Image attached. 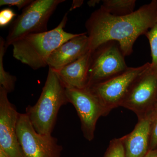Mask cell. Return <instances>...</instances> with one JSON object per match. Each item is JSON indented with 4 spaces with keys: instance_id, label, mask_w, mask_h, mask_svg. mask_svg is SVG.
<instances>
[{
    "instance_id": "3",
    "label": "cell",
    "mask_w": 157,
    "mask_h": 157,
    "mask_svg": "<svg viewBox=\"0 0 157 157\" xmlns=\"http://www.w3.org/2000/svg\"><path fill=\"white\" fill-rule=\"evenodd\" d=\"M68 103L66 87L55 71L49 68L39 100L26 108L25 113L38 133L52 135L60 108Z\"/></svg>"
},
{
    "instance_id": "8",
    "label": "cell",
    "mask_w": 157,
    "mask_h": 157,
    "mask_svg": "<svg viewBox=\"0 0 157 157\" xmlns=\"http://www.w3.org/2000/svg\"><path fill=\"white\" fill-rule=\"evenodd\" d=\"M149 63H147L137 67H128L119 75L88 88L101 103L105 116L113 109L121 107L132 82Z\"/></svg>"
},
{
    "instance_id": "20",
    "label": "cell",
    "mask_w": 157,
    "mask_h": 157,
    "mask_svg": "<svg viewBox=\"0 0 157 157\" xmlns=\"http://www.w3.org/2000/svg\"><path fill=\"white\" fill-rule=\"evenodd\" d=\"M157 149V115L155 117L152 124L150 140L149 150Z\"/></svg>"
},
{
    "instance_id": "17",
    "label": "cell",
    "mask_w": 157,
    "mask_h": 157,
    "mask_svg": "<svg viewBox=\"0 0 157 157\" xmlns=\"http://www.w3.org/2000/svg\"><path fill=\"white\" fill-rule=\"evenodd\" d=\"M103 157H126L122 137L114 138L109 142Z\"/></svg>"
},
{
    "instance_id": "24",
    "label": "cell",
    "mask_w": 157,
    "mask_h": 157,
    "mask_svg": "<svg viewBox=\"0 0 157 157\" xmlns=\"http://www.w3.org/2000/svg\"><path fill=\"white\" fill-rule=\"evenodd\" d=\"M0 157H9L6 152L0 147Z\"/></svg>"
},
{
    "instance_id": "18",
    "label": "cell",
    "mask_w": 157,
    "mask_h": 157,
    "mask_svg": "<svg viewBox=\"0 0 157 157\" xmlns=\"http://www.w3.org/2000/svg\"><path fill=\"white\" fill-rule=\"evenodd\" d=\"M16 13L13 9L10 8H5L0 11V27H4L9 25L12 22L16 16Z\"/></svg>"
},
{
    "instance_id": "9",
    "label": "cell",
    "mask_w": 157,
    "mask_h": 157,
    "mask_svg": "<svg viewBox=\"0 0 157 157\" xmlns=\"http://www.w3.org/2000/svg\"><path fill=\"white\" fill-rule=\"evenodd\" d=\"M66 93L68 102L76 109L83 136L86 140L91 141L94 137L98 119L105 116L101 103L88 88L66 87Z\"/></svg>"
},
{
    "instance_id": "7",
    "label": "cell",
    "mask_w": 157,
    "mask_h": 157,
    "mask_svg": "<svg viewBox=\"0 0 157 157\" xmlns=\"http://www.w3.org/2000/svg\"><path fill=\"white\" fill-rule=\"evenodd\" d=\"M18 142L25 157H61L63 147L52 135L35 130L26 113H19L17 125Z\"/></svg>"
},
{
    "instance_id": "12",
    "label": "cell",
    "mask_w": 157,
    "mask_h": 157,
    "mask_svg": "<svg viewBox=\"0 0 157 157\" xmlns=\"http://www.w3.org/2000/svg\"><path fill=\"white\" fill-rule=\"evenodd\" d=\"M153 112L138 118L134 130L122 137L126 157H144L149 150Z\"/></svg>"
},
{
    "instance_id": "1",
    "label": "cell",
    "mask_w": 157,
    "mask_h": 157,
    "mask_svg": "<svg viewBox=\"0 0 157 157\" xmlns=\"http://www.w3.org/2000/svg\"><path fill=\"white\" fill-rule=\"evenodd\" d=\"M157 18V0L124 16L110 14L102 7L94 11L85 23L91 52L106 42L115 41L124 56L132 54L137 38L154 25Z\"/></svg>"
},
{
    "instance_id": "22",
    "label": "cell",
    "mask_w": 157,
    "mask_h": 157,
    "mask_svg": "<svg viewBox=\"0 0 157 157\" xmlns=\"http://www.w3.org/2000/svg\"><path fill=\"white\" fill-rule=\"evenodd\" d=\"M144 157H157V149L149 150L148 152Z\"/></svg>"
},
{
    "instance_id": "21",
    "label": "cell",
    "mask_w": 157,
    "mask_h": 157,
    "mask_svg": "<svg viewBox=\"0 0 157 157\" xmlns=\"http://www.w3.org/2000/svg\"><path fill=\"white\" fill-rule=\"evenodd\" d=\"M83 1H73V4L70 8V11L73 10V9L78 8L81 6L83 4Z\"/></svg>"
},
{
    "instance_id": "13",
    "label": "cell",
    "mask_w": 157,
    "mask_h": 157,
    "mask_svg": "<svg viewBox=\"0 0 157 157\" xmlns=\"http://www.w3.org/2000/svg\"><path fill=\"white\" fill-rule=\"evenodd\" d=\"M91 52L75 61L55 70L65 87L83 89L87 87Z\"/></svg>"
},
{
    "instance_id": "25",
    "label": "cell",
    "mask_w": 157,
    "mask_h": 157,
    "mask_svg": "<svg viewBox=\"0 0 157 157\" xmlns=\"http://www.w3.org/2000/svg\"><path fill=\"white\" fill-rule=\"evenodd\" d=\"M155 115H157V103L155 107V108L154 109V110L153 111Z\"/></svg>"
},
{
    "instance_id": "10",
    "label": "cell",
    "mask_w": 157,
    "mask_h": 157,
    "mask_svg": "<svg viewBox=\"0 0 157 157\" xmlns=\"http://www.w3.org/2000/svg\"><path fill=\"white\" fill-rule=\"evenodd\" d=\"M8 94L0 86V147L9 157H25L17 135L19 113L9 101Z\"/></svg>"
},
{
    "instance_id": "2",
    "label": "cell",
    "mask_w": 157,
    "mask_h": 157,
    "mask_svg": "<svg viewBox=\"0 0 157 157\" xmlns=\"http://www.w3.org/2000/svg\"><path fill=\"white\" fill-rule=\"evenodd\" d=\"M67 14H65L54 29L27 35L14 42L12 45L14 58L34 70L47 66L48 58L57 48L79 35L64 29L68 21Z\"/></svg>"
},
{
    "instance_id": "16",
    "label": "cell",
    "mask_w": 157,
    "mask_h": 157,
    "mask_svg": "<svg viewBox=\"0 0 157 157\" xmlns=\"http://www.w3.org/2000/svg\"><path fill=\"white\" fill-rule=\"evenodd\" d=\"M150 45L152 57L151 66L157 69V18L154 25L145 33Z\"/></svg>"
},
{
    "instance_id": "15",
    "label": "cell",
    "mask_w": 157,
    "mask_h": 157,
    "mask_svg": "<svg viewBox=\"0 0 157 157\" xmlns=\"http://www.w3.org/2000/svg\"><path fill=\"white\" fill-rule=\"evenodd\" d=\"M5 44V40L2 37H0V86L9 94L14 90L17 78L4 69L3 59L7 49Z\"/></svg>"
},
{
    "instance_id": "14",
    "label": "cell",
    "mask_w": 157,
    "mask_h": 157,
    "mask_svg": "<svg viewBox=\"0 0 157 157\" xmlns=\"http://www.w3.org/2000/svg\"><path fill=\"white\" fill-rule=\"evenodd\" d=\"M135 0H104L101 6L107 12L115 16H124L135 11Z\"/></svg>"
},
{
    "instance_id": "19",
    "label": "cell",
    "mask_w": 157,
    "mask_h": 157,
    "mask_svg": "<svg viewBox=\"0 0 157 157\" xmlns=\"http://www.w3.org/2000/svg\"><path fill=\"white\" fill-rule=\"evenodd\" d=\"M33 0H1L0 6H16L18 10L24 9L28 6Z\"/></svg>"
},
{
    "instance_id": "5",
    "label": "cell",
    "mask_w": 157,
    "mask_h": 157,
    "mask_svg": "<svg viewBox=\"0 0 157 157\" xmlns=\"http://www.w3.org/2000/svg\"><path fill=\"white\" fill-rule=\"evenodd\" d=\"M157 103V69L150 63L132 82L121 107L143 117L154 110Z\"/></svg>"
},
{
    "instance_id": "4",
    "label": "cell",
    "mask_w": 157,
    "mask_h": 157,
    "mask_svg": "<svg viewBox=\"0 0 157 157\" xmlns=\"http://www.w3.org/2000/svg\"><path fill=\"white\" fill-rule=\"evenodd\" d=\"M64 2L65 0L33 1L11 23L5 40L6 48L27 35L48 31L49 18L59 5Z\"/></svg>"
},
{
    "instance_id": "11",
    "label": "cell",
    "mask_w": 157,
    "mask_h": 157,
    "mask_svg": "<svg viewBox=\"0 0 157 157\" xmlns=\"http://www.w3.org/2000/svg\"><path fill=\"white\" fill-rule=\"evenodd\" d=\"M90 51L87 33H79L57 48L48 58L47 66L54 70H58L75 61Z\"/></svg>"
},
{
    "instance_id": "23",
    "label": "cell",
    "mask_w": 157,
    "mask_h": 157,
    "mask_svg": "<svg viewBox=\"0 0 157 157\" xmlns=\"http://www.w3.org/2000/svg\"><path fill=\"white\" fill-rule=\"evenodd\" d=\"M100 0H91L87 2L88 5L90 7H95L96 5H98L100 2Z\"/></svg>"
},
{
    "instance_id": "6",
    "label": "cell",
    "mask_w": 157,
    "mask_h": 157,
    "mask_svg": "<svg viewBox=\"0 0 157 157\" xmlns=\"http://www.w3.org/2000/svg\"><path fill=\"white\" fill-rule=\"evenodd\" d=\"M119 45L109 41L91 52L87 88L119 75L129 67Z\"/></svg>"
}]
</instances>
